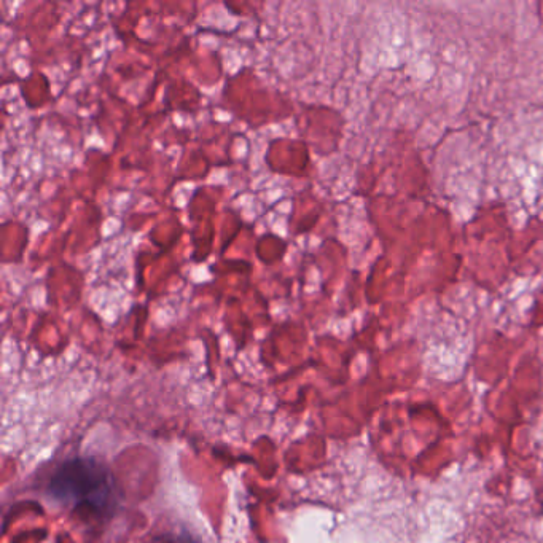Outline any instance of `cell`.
<instances>
[{
  "mask_svg": "<svg viewBox=\"0 0 543 543\" xmlns=\"http://www.w3.org/2000/svg\"><path fill=\"white\" fill-rule=\"evenodd\" d=\"M48 493L53 501L67 507L106 513L115 504V480L96 459H72L53 475Z\"/></svg>",
  "mask_w": 543,
  "mask_h": 543,
  "instance_id": "6da1fadb",
  "label": "cell"
},
{
  "mask_svg": "<svg viewBox=\"0 0 543 543\" xmlns=\"http://www.w3.org/2000/svg\"><path fill=\"white\" fill-rule=\"evenodd\" d=\"M184 543H192V542H184Z\"/></svg>",
  "mask_w": 543,
  "mask_h": 543,
  "instance_id": "7a4b0ae2",
  "label": "cell"
}]
</instances>
